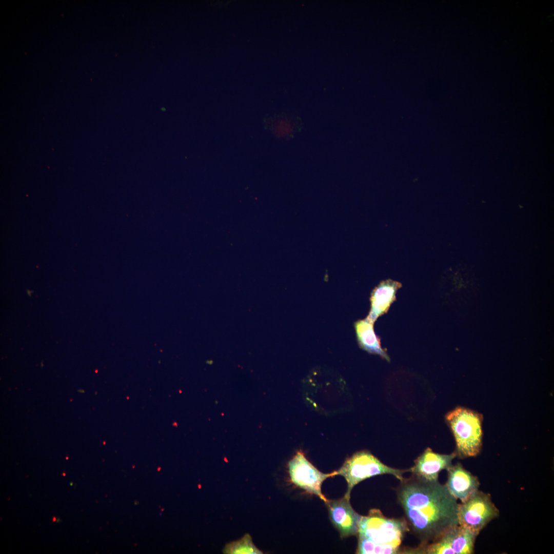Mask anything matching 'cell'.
I'll use <instances>...</instances> for the list:
<instances>
[{
    "label": "cell",
    "instance_id": "9",
    "mask_svg": "<svg viewBox=\"0 0 554 554\" xmlns=\"http://www.w3.org/2000/svg\"><path fill=\"white\" fill-rule=\"evenodd\" d=\"M457 456L456 452L449 454L434 452L427 448L414 461V465L409 471L412 475L427 481L438 480L439 473L442 470H447L451 465L453 459Z\"/></svg>",
    "mask_w": 554,
    "mask_h": 554
},
{
    "label": "cell",
    "instance_id": "13",
    "mask_svg": "<svg viewBox=\"0 0 554 554\" xmlns=\"http://www.w3.org/2000/svg\"><path fill=\"white\" fill-rule=\"evenodd\" d=\"M224 553L229 554H261L259 550L252 542L251 536L245 535L242 539L227 544L224 550Z\"/></svg>",
    "mask_w": 554,
    "mask_h": 554
},
{
    "label": "cell",
    "instance_id": "14",
    "mask_svg": "<svg viewBox=\"0 0 554 554\" xmlns=\"http://www.w3.org/2000/svg\"><path fill=\"white\" fill-rule=\"evenodd\" d=\"M55 520H56L55 518H54H54H53V521H55Z\"/></svg>",
    "mask_w": 554,
    "mask_h": 554
},
{
    "label": "cell",
    "instance_id": "5",
    "mask_svg": "<svg viewBox=\"0 0 554 554\" xmlns=\"http://www.w3.org/2000/svg\"><path fill=\"white\" fill-rule=\"evenodd\" d=\"M457 515L459 525L480 532L499 516V510L490 494L478 489L464 502L458 504Z\"/></svg>",
    "mask_w": 554,
    "mask_h": 554
},
{
    "label": "cell",
    "instance_id": "7",
    "mask_svg": "<svg viewBox=\"0 0 554 554\" xmlns=\"http://www.w3.org/2000/svg\"><path fill=\"white\" fill-rule=\"evenodd\" d=\"M288 472L291 482L296 486L310 494L319 497L326 503L328 499L322 493L321 486L328 478L336 476V471L324 473L315 468L301 450L288 462Z\"/></svg>",
    "mask_w": 554,
    "mask_h": 554
},
{
    "label": "cell",
    "instance_id": "8",
    "mask_svg": "<svg viewBox=\"0 0 554 554\" xmlns=\"http://www.w3.org/2000/svg\"><path fill=\"white\" fill-rule=\"evenodd\" d=\"M325 504L330 519L342 538L358 535L362 516L353 509L350 498L344 496L337 500L328 499Z\"/></svg>",
    "mask_w": 554,
    "mask_h": 554
},
{
    "label": "cell",
    "instance_id": "2",
    "mask_svg": "<svg viewBox=\"0 0 554 554\" xmlns=\"http://www.w3.org/2000/svg\"><path fill=\"white\" fill-rule=\"evenodd\" d=\"M409 531L405 519L385 517L377 509L361 517L358 532L359 554H393L400 552L405 533Z\"/></svg>",
    "mask_w": 554,
    "mask_h": 554
},
{
    "label": "cell",
    "instance_id": "6",
    "mask_svg": "<svg viewBox=\"0 0 554 554\" xmlns=\"http://www.w3.org/2000/svg\"><path fill=\"white\" fill-rule=\"evenodd\" d=\"M480 532L458 525L447 530L438 539L410 552L428 554H471Z\"/></svg>",
    "mask_w": 554,
    "mask_h": 554
},
{
    "label": "cell",
    "instance_id": "4",
    "mask_svg": "<svg viewBox=\"0 0 554 554\" xmlns=\"http://www.w3.org/2000/svg\"><path fill=\"white\" fill-rule=\"evenodd\" d=\"M409 469L401 470L389 467L366 450L358 451L346 460L342 467L336 470V475L343 476L347 483L344 496L350 498L352 488L361 481L373 476L389 474L402 481L403 474Z\"/></svg>",
    "mask_w": 554,
    "mask_h": 554
},
{
    "label": "cell",
    "instance_id": "10",
    "mask_svg": "<svg viewBox=\"0 0 554 554\" xmlns=\"http://www.w3.org/2000/svg\"><path fill=\"white\" fill-rule=\"evenodd\" d=\"M447 470L448 479L445 485L451 494L461 503L478 490L480 486L478 478L460 463L452 465Z\"/></svg>",
    "mask_w": 554,
    "mask_h": 554
},
{
    "label": "cell",
    "instance_id": "11",
    "mask_svg": "<svg viewBox=\"0 0 554 554\" xmlns=\"http://www.w3.org/2000/svg\"><path fill=\"white\" fill-rule=\"evenodd\" d=\"M402 284L391 279L382 281L372 290L370 296V309L366 318L374 323L386 313L395 300L396 293Z\"/></svg>",
    "mask_w": 554,
    "mask_h": 554
},
{
    "label": "cell",
    "instance_id": "1",
    "mask_svg": "<svg viewBox=\"0 0 554 554\" xmlns=\"http://www.w3.org/2000/svg\"><path fill=\"white\" fill-rule=\"evenodd\" d=\"M409 531L421 541L420 546L438 539L451 527L459 525L457 500L445 484L412 475L397 489Z\"/></svg>",
    "mask_w": 554,
    "mask_h": 554
},
{
    "label": "cell",
    "instance_id": "12",
    "mask_svg": "<svg viewBox=\"0 0 554 554\" xmlns=\"http://www.w3.org/2000/svg\"><path fill=\"white\" fill-rule=\"evenodd\" d=\"M373 323L367 318L357 321L354 328L360 347L370 353L378 354L387 361L389 357L381 345L379 338L376 335Z\"/></svg>",
    "mask_w": 554,
    "mask_h": 554
},
{
    "label": "cell",
    "instance_id": "3",
    "mask_svg": "<svg viewBox=\"0 0 554 554\" xmlns=\"http://www.w3.org/2000/svg\"><path fill=\"white\" fill-rule=\"evenodd\" d=\"M445 419L455 439L457 456L460 458L477 456L482 446V415L458 407L448 412Z\"/></svg>",
    "mask_w": 554,
    "mask_h": 554
}]
</instances>
